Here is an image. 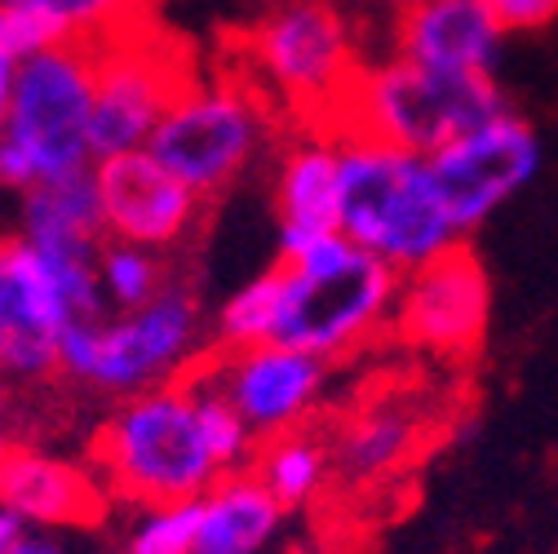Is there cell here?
Instances as JSON below:
<instances>
[{"mask_svg": "<svg viewBox=\"0 0 558 554\" xmlns=\"http://www.w3.org/2000/svg\"><path fill=\"white\" fill-rule=\"evenodd\" d=\"M279 311L275 337L311 351L319 360H337L377 337L395 315L399 270L381 257L364 253L341 231L306 236L298 244H279Z\"/></svg>", "mask_w": 558, "mask_h": 554, "instance_id": "6da1fadb", "label": "cell"}, {"mask_svg": "<svg viewBox=\"0 0 558 554\" xmlns=\"http://www.w3.org/2000/svg\"><path fill=\"white\" fill-rule=\"evenodd\" d=\"M94 89L98 53L85 40H62L19 58L5 124H0V191L23 195L36 182L98 165Z\"/></svg>", "mask_w": 558, "mask_h": 554, "instance_id": "7a4b0ae2", "label": "cell"}, {"mask_svg": "<svg viewBox=\"0 0 558 554\" xmlns=\"http://www.w3.org/2000/svg\"><path fill=\"white\" fill-rule=\"evenodd\" d=\"M204 306L186 275L137 311L72 320L58 337V373L107 399H129L186 377L204 356Z\"/></svg>", "mask_w": 558, "mask_h": 554, "instance_id": "3957f363", "label": "cell"}, {"mask_svg": "<svg viewBox=\"0 0 558 554\" xmlns=\"http://www.w3.org/2000/svg\"><path fill=\"white\" fill-rule=\"evenodd\" d=\"M337 147H341L337 227L345 240H355L364 253L381 257L399 275L461 244V231L452 227L444 195L435 186L430 156H416L360 133H337Z\"/></svg>", "mask_w": 558, "mask_h": 554, "instance_id": "277c9868", "label": "cell"}, {"mask_svg": "<svg viewBox=\"0 0 558 554\" xmlns=\"http://www.w3.org/2000/svg\"><path fill=\"white\" fill-rule=\"evenodd\" d=\"M94 466L107 493L137 506L195 502L222 479L186 377L116 399L94 439Z\"/></svg>", "mask_w": 558, "mask_h": 554, "instance_id": "5b68a950", "label": "cell"}, {"mask_svg": "<svg viewBox=\"0 0 558 554\" xmlns=\"http://www.w3.org/2000/svg\"><path fill=\"white\" fill-rule=\"evenodd\" d=\"M510 103L497 76L430 72V67L390 53L381 62L360 67L337 116L328 120V133H360L416 156H435L452 137L493 120Z\"/></svg>", "mask_w": 558, "mask_h": 554, "instance_id": "8992f818", "label": "cell"}, {"mask_svg": "<svg viewBox=\"0 0 558 554\" xmlns=\"http://www.w3.org/2000/svg\"><path fill=\"white\" fill-rule=\"evenodd\" d=\"M275 143V103L248 72L195 76L151 133V152L204 200L235 191Z\"/></svg>", "mask_w": 558, "mask_h": 554, "instance_id": "52a82bcc", "label": "cell"}, {"mask_svg": "<svg viewBox=\"0 0 558 554\" xmlns=\"http://www.w3.org/2000/svg\"><path fill=\"white\" fill-rule=\"evenodd\" d=\"M244 67L270 103L328 129L364 62L341 0H270L244 36Z\"/></svg>", "mask_w": 558, "mask_h": 554, "instance_id": "ba28073f", "label": "cell"}, {"mask_svg": "<svg viewBox=\"0 0 558 554\" xmlns=\"http://www.w3.org/2000/svg\"><path fill=\"white\" fill-rule=\"evenodd\" d=\"M94 53H98V89H94L98 160L147 147L173 98L195 81L191 62L169 36L143 27V19H133L129 27L98 40Z\"/></svg>", "mask_w": 558, "mask_h": 554, "instance_id": "9c48e42d", "label": "cell"}, {"mask_svg": "<svg viewBox=\"0 0 558 554\" xmlns=\"http://www.w3.org/2000/svg\"><path fill=\"white\" fill-rule=\"evenodd\" d=\"M435 186L461 240L493 222L541 173V133L519 111H497L430 156Z\"/></svg>", "mask_w": 558, "mask_h": 554, "instance_id": "30bf717a", "label": "cell"}, {"mask_svg": "<svg viewBox=\"0 0 558 554\" xmlns=\"http://www.w3.org/2000/svg\"><path fill=\"white\" fill-rule=\"evenodd\" d=\"M94 178L107 240L173 257L199 236L208 200L195 195L151 147L102 156L94 165Z\"/></svg>", "mask_w": 558, "mask_h": 554, "instance_id": "8fae6325", "label": "cell"}, {"mask_svg": "<svg viewBox=\"0 0 558 554\" xmlns=\"http://www.w3.org/2000/svg\"><path fill=\"white\" fill-rule=\"evenodd\" d=\"M493 320V285L465 244L399 275L390 328L435 356H470Z\"/></svg>", "mask_w": 558, "mask_h": 554, "instance_id": "7c38bea8", "label": "cell"}, {"mask_svg": "<svg viewBox=\"0 0 558 554\" xmlns=\"http://www.w3.org/2000/svg\"><path fill=\"white\" fill-rule=\"evenodd\" d=\"M72 320L49 257L14 227H0V377L10 386L58 373V337Z\"/></svg>", "mask_w": 558, "mask_h": 554, "instance_id": "4fadbf2b", "label": "cell"}, {"mask_svg": "<svg viewBox=\"0 0 558 554\" xmlns=\"http://www.w3.org/2000/svg\"><path fill=\"white\" fill-rule=\"evenodd\" d=\"M195 369L227 395V404L244 418L253 439L289 435L311 412V404L324 395V382H328V360L284 341L218 351V356H204Z\"/></svg>", "mask_w": 558, "mask_h": 554, "instance_id": "5bb4252c", "label": "cell"}, {"mask_svg": "<svg viewBox=\"0 0 558 554\" xmlns=\"http://www.w3.org/2000/svg\"><path fill=\"white\" fill-rule=\"evenodd\" d=\"M390 36V53L452 76H497L506 53V32L487 0H408L395 10Z\"/></svg>", "mask_w": 558, "mask_h": 554, "instance_id": "9a60e30c", "label": "cell"}, {"mask_svg": "<svg viewBox=\"0 0 558 554\" xmlns=\"http://www.w3.org/2000/svg\"><path fill=\"white\" fill-rule=\"evenodd\" d=\"M107 483L81 461L53 457L45 448L14 444L0 474V506L19 510L40 528H94L107 510Z\"/></svg>", "mask_w": 558, "mask_h": 554, "instance_id": "2e32d148", "label": "cell"}, {"mask_svg": "<svg viewBox=\"0 0 558 554\" xmlns=\"http://www.w3.org/2000/svg\"><path fill=\"white\" fill-rule=\"evenodd\" d=\"M275 249L298 244L306 236L341 231V147L337 133L311 129L279 152L275 160Z\"/></svg>", "mask_w": 558, "mask_h": 554, "instance_id": "e0dca14e", "label": "cell"}, {"mask_svg": "<svg viewBox=\"0 0 558 554\" xmlns=\"http://www.w3.org/2000/svg\"><path fill=\"white\" fill-rule=\"evenodd\" d=\"M14 200H19L14 231L27 244H36L40 253H53V257H98V249L107 244L94 169L36 182L32 191H23Z\"/></svg>", "mask_w": 558, "mask_h": 554, "instance_id": "ac0fdd59", "label": "cell"}, {"mask_svg": "<svg viewBox=\"0 0 558 554\" xmlns=\"http://www.w3.org/2000/svg\"><path fill=\"white\" fill-rule=\"evenodd\" d=\"M284 506L257 474H222L199 497V528L191 554H266L279 532Z\"/></svg>", "mask_w": 558, "mask_h": 554, "instance_id": "d6986e66", "label": "cell"}, {"mask_svg": "<svg viewBox=\"0 0 558 554\" xmlns=\"http://www.w3.org/2000/svg\"><path fill=\"white\" fill-rule=\"evenodd\" d=\"M173 275H178L173 257H165L156 249H137V244H120V240H107L98 249V293H102L107 311L147 306L156 293L169 289Z\"/></svg>", "mask_w": 558, "mask_h": 554, "instance_id": "ffe728a7", "label": "cell"}, {"mask_svg": "<svg viewBox=\"0 0 558 554\" xmlns=\"http://www.w3.org/2000/svg\"><path fill=\"white\" fill-rule=\"evenodd\" d=\"M416 412L408 404H377L351 426L341 444V461L351 474H381L390 470L399 457H408L412 439H416Z\"/></svg>", "mask_w": 558, "mask_h": 554, "instance_id": "44dd1931", "label": "cell"}, {"mask_svg": "<svg viewBox=\"0 0 558 554\" xmlns=\"http://www.w3.org/2000/svg\"><path fill=\"white\" fill-rule=\"evenodd\" d=\"M275 311H279V270L266 266L248 285H240L218 306V315L208 320L218 351H244V346L270 341L275 337Z\"/></svg>", "mask_w": 558, "mask_h": 554, "instance_id": "7402d4cb", "label": "cell"}, {"mask_svg": "<svg viewBox=\"0 0 558 554\" xmlns=\"http://www.w3.org/2000/svg\"><path fill=\"white\" fill-rule=\"evenodd\" d=\"M324 466H328L324 448L293 431L262 439V453H257V479L279 506H302L306 497H315V489L324 483Z\"/></svg>", "mask_w": 558, "mask_h": 554, "instance_id": "603a6c76", "label": "cell"}, {"mask_svg": "<svg viewBox=\"0 0 558 554\" xmlns=\"http://www.w3.org/2000/svg\"><path fill=\"white\" fill-rule=\"evenodd\" d=\"M27 10H36L45 19V27L53 32V40H85L98 45L111 32L129 27L133 19H143V10L133 0H23Z\"/></svg>", "mask_w": 558, "mask_h": 554, "instance_id": "cb8c5ba5", "label": "cell"}, {"mask_svg": "<svg viewBox=\"0 0 558 554\" xmlns=\"http://www.w3.org/2000/svg\"><path fill=\"white\" fill-rule=\"evenodd\" d=\"M186 386L195 390V404H199V422H204V439H208V453L222 466V474H235L248 457H253V431L244 426V418L227 404V395L208 382L199 369L186 373Z\"/></svg>", "mask_w": 558, "mask_h": 554, "instance_id": "d4e9b609", "label": "cell"}, {"mask_svg": "<svg viewBox=\"0 0 558 554\" xmlns=\"http://www.w3.org/2000/svg\"><path fill=\"white\" fill-rule=\"evenodd\" d=\"M199 528V497L195 502H169V506H143L124 537V554H191Z\"/></svg>", "mask_w": 558, "mask_h": 554, "instance_id": "484cf974", "label": "cell"}, {"mask_svg": "<svg viewBox=\"0 0 558 554\" xmlns=\"http://www.w3.org/2000/svg\"><path fill=\"white\" fill-rule=\"evenodd\" d=\"M0 554H76V545L58 528H40L19 510L0 506Z\"/></svg>", "mask_w": 558, "mask_h": 554, "instance_id": "4316f807", "label": "cell"}, {"mask_svg": "<svg viewBox=\"0 0 558 554\" xmlns=\"http://www.w3.org/2000/svg\"><path fill=\"white\" fill-rule=\"evenodd\" d=\"M487 10L506 36H527L558 23V0H487Z\"/></svg>", "mask_w": 558, "mask_h": 554, "instance_id": "83f0119b", "label": "cell"}, {"mask_svg": "<svg viewBox=\"0 0 558 554\" xmlns=\"http://www.w3.org/2000/svg\"><path fill=\"white\" fill-rule=\"evenodd\" d=\"M14 72H19V58L0 49V124H5V107H10V89H14Z\"/></svg>", "mask_w": 558, "mask_h": 554, "instance_id": "f1b7e54d", "label": "cell"}, {"mask_svg": "<svg viewBox=\"0 0 558 554\" xmlns=\"http://www.w3.org/2000/svg\"><path fill=\"white\" fill-rule=\"evenodd\" d=\"M10 418H14V395H10V382L0 377V435H10Z\"/></svg>", "mask_w": 558, "mask_h": 554, "instance_id": "f546056e", "label": "cell"}, {"mask_svg": "<svg viewBox=\"0 0 558 554\" xmlns=\"http://www.w3.org/2000/svg\"><path fill=\"white\" fill-rule=\"evenodd\" d=\"M10 448H14V444H10V435H0V474H5V461H10Z\"/></svg>", "mask_w": 558, "mask_h": 554, "instance_id": "4dcf8cb0", "label": "cell"}, {"mask_svg": "<svg viewBox=\"0 0 558 554\" xmlns=\"http://www.w3.org/2000/svg\"><path fill=\"white\" fill-rule=\"evenodd\" d=\"M360 5H386V10H403L408 0H360Z\"/></svg>", "mask_w": 558, "mask_h": 554, "instance_id": "1f68e13d", "label": "cell"}, {"mask_svg": "<svg viewBox=\"0 0 558 554\" xmlns=\"http://www.w3.org/2000/svg\"><path fill=\"white\" fill-rule=\"evenodd\" d=\"M137 10H156V5H165V0H133Z\"/></svg>", "mask_w": 558, "mask_h": 554, "instance_id": "d6a6232c", "label": "cell"}, {"mask_svg": "<svg viewBox=\"0 0 558 554\" xmlns=\"http://www.w3.org/2000/svg\"><path fill=\"white\" fill-rule=\"evenodd\" d=\"M14 5H23V0H14Z\"/></svg>", "mask_w": 558, "mask_h": 554, "instance_id": "836d02e7", "label": "cell"}]
</instances>
